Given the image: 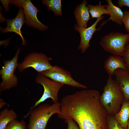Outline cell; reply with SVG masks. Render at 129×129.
I'll list each match as a JSON object with an SVG mask.
<instances>
[{
	"instance_id": "obj_1",
	"label": "cell",
	"mask_w": 129,
	"mask_h": 129,
	"mask_svg": "<svg viewBox=\"0 0 129 129\" xmlns=\"http://www.w3.org/2000/svg\"><path fill=\"white\" fill-rule=\"evenodd\" d=\"M100 95L97 90H88L66 96L60 103L58 116L73 119L80 129H107L108 114L100 102Z\"/></svg>"
},
{
	"instance_id": "obj_2",
	"label": "cell",
	"mask_w": 129,
	"mask_h": 129,
	"mask_svg": "<svg viewBox=\"0 0 129 129\" xmlns=\"http://www.w3.org/2000/svg\"><path fill=\"white\" fill-rule=\"evenodd\" d=\"M100 95V102L108 115H114L120 110L124 100L123 93L116 80L109 76Z\"/></svg>"
},
{
	"instance_id": "obj_3",
	"label": "cell",
	"mask_w": 129,
	"mask_h": 129,
	"mask_svg": "<svg viewBox=\"0 0 129 129\" xmlns=\"http://www.w3.org/2000/svg\"><path fill=\"white\" fill-rule=\"evenodd\" d=\"M60 111V103L58 102L51 105L46 104L39 105L30 109L25 116H29L28 129H45L50 118Z\"/></svg>"
},
{
	"instance_id": "obj_4",
	"label": "cell",
	"mask_w": 129,
	"mask_h": 129,
	"mask_svg": "<svg viewBox=\"0 0 129 129\" xmlns=\"http://www.w3.org/2000/svg\"><path fill=\"white\" fill-rule=\"evenodd\" d=\"M129 42V34L111 32L102 37L99 44L105 51L113 55L122 57Z\"/></svg>"
},
{
	"instance_id": "obj_5",
	"label": "cell",
	"mask_w": 129,
	"mask_h": 129,
	"mask_svg": "<svg viewBox=\"0 0 129 129\" xmlns=\"http://www.w3.org/2000/svg\"><path fill=\"white\" fill-rule=\"evenodd\" d=\"M10 4H13L16 7L23 10L26 25L42 31L46 30L48 27L40 22L37 15L38 10L30 0H10Z\"/></svg>"
},
{
	"instance_id": "obj_6",
	"label": "cell",
	"mask_w": 129,
	"mask_h": 129,
	"mask_svg": "<svg viewBox=\"0 0 129 129\" xmlns=\"http://www.w3.org/2000/svg\"><path fill=\"white\" fill-rule=\"evenodd\" d=\"M20 50V48L18 49L15 55L12 59L5 60L3 62L4 65L0 71L2 79L0 87L1 91L9 89L17 85V78L14 73L18 65L17 61Z\"/></svg>"
},
{
	"instance_id": "obj_7",
	"label": "cell",
	"mask_w": 129,
	"mask_h": 129,
	"mask_svg": "<svg viewBox=\"0 0 129 129\" xmlns=\"http://www.w3.org/2000/svg\"><path fill=\"white\" fill-rule=\"evenodd\" d=\"M35 81L43 86L44 91L42 97L36 101L32 109L49 98L52 99L54 103L58 102V93L64 85L49 79L40 73L35 78Z\"/></svg>"
},
{
	"instance_id": "obj_8",
	"label": "cell",
	"mask_w": 129,
	"mask_h": 129,
	"mask_svg": "<svg viewBox=\"0 0 129 129\" xmlns=\"http://www.w3.org/2000/svg\"><path fill=\"white\" fill-rule=\"evenodd\" d=\"M51 59L42 53H32L26 56L22 63L18 64V69L22 72L27 68L32 67L40 73L52 67L49 63Z\"/></svg>"
},
{
	"instance_id": "obj_9",
	"label": "cell",
	"mask_w": 129,
	"mask_h": 129,
	"mask_svg": "<svg viewBox=\"0 0 129 129\" xmlns=\"http://www.w3.org/2000/svg\"><path fill=\"white\" fill-rule=\"evenodd\" d=\"M52 80L75 87L86 89L87 87L74 80L70 73L63 68L54 66L50 69L40 73Z\"/></svg>"
},
{
	"instance_id": "obj_10",
	"label": "cell",
	"mask_w": 129,
	"mask_h": 129,
	"mask_svg": "<svg viewBox=\"0 0 129 129\" xmlns=\"http://www.w3.org/2000/svg\"><path fill=\"white\" fill-rule=\"evenodd\" d=\"M104 17V16H102L101 17L97 18L91 25L87 28L79 26L76 24L75 25L74 29L79 32L81 37V42L78 49L81 50L82 53H84L90 46V41L95 32L100 29L101 27L97 28L96 26Z\"/></svg>"
},
{
	"instance_id": "obj_11",
	"label": "cell",
	"mask_w": 129,
	"mask_h": 129,
	"mask_svg": "<svg viewBox=\"0 0 129 129\" xmlns=\"http://www.w3.org/2000/svg\"><path fill=\"white\" fill-rule=\"evenodd\" d=\"M6 27L3 28L0 27L1 32L3 33L10 32H13L19 35L22 40V44L26 45V42L21 32V29L25 23V16L23 10L22 8H19L16 17L11 19H8L6 20Z\"/></svg>"
},
{
	"instance_id": "obj_12",
	"label": "cell",
	"mask_w": 129,
	"mask_h": 129,
	"mask_svg": "<svg viewBox=\"0 0 129 129\" xmlns=\"http://www.w3.org/2000/svg\"><path fill=\"white\" fill-rule=\"evenodd\" d=\"M104 68L109 76L114 74V71L118 69L127 70L126 64L123 57L121 56L112 55L105 60Z\"/></svg>"
},
{
	"instance_id": "obj_13",
	"label": "cell",
	"mask_w": 129,
	"mask_h": 129,
	"mask_svg": "<svg viewBox=\"0 0 129 129\" xmlns=\"http://www.w3.org/2000/svg\"><path fill=\"white\" fill-rule=\"evenodd\" d=\"M116 81L123 93L124 100L129 101V73L126 70L118 69L114 71Z\"/></svg>"
},
{
	"instance_id": "obj_14",
	"label": "cell",
	"mask_w": 129,
	"mask_h": 129,
	"mask_svg": "<svg viewBox=\"0 0 129 129\" xmlns=\"http://www.w3.org/2000/svg\"><path fill=\"white\" fill-rule=\"evenodd\" d=\"M87 3L86 1L84 0L76 7L74 12L78 25L85 28L87 27V23L91 18Z\"/></svg>"
},
{
	"instance_id": "obj_15",
	"label": "cell",
	"mask_w": 129,
	"mask_h": 129,
	"mask_svg": "<svg viewBox=\"0 0 129 129\" xmlns=\"http://www.w3.org/2000/svg\"><path fill=\"white\" fill-rule=\"evenodd\" d=\"M106 1L108 3L106 8L110 16L108 20H111L119 25H121L124 12L120 8L114 5L111 0Z\"/></svg>"
},
{
	"instance_id": "obj_16",
	"label": "cell",
	"mask_w": 129,
	"mask_h": 129,
	"mask_svg": "<svg viewBox=\"0 0 129 129\" xmlns=\"http://www.w3.org/2000/svg\"><path fill=\"white\" fill-rule=\"evenodd\" d=\"M114 115L121 126L124 129H127L129 119V101L124 100L119 111Z\"/></svg>"
},
{
	"instance_id": "obj_17",
	"label": "cell",
	"mask_w": 129,
	"mask_h": 129,
	"mask_svg": "<svg viewBox=\"0 0 129 129\" xmlns=\"http://www.w3.org/2000/svg\"><path fill=\"white\" fill-rule=\"evenodd\" d=\"M17 117L12 110L7 108L1 111L0 114V129H4L10 122L16 120Z\"/></svg>"
},
{
	"instance_id": "obj_18",
	"label": "cell",
	"mask_w": 129,
	"mask_h": 129,
	"mask_svg": "<svg viewBox=\"0 0 129 129\" xmlns=\"http://www.w3.org/2000/svg\"><path fill=\"white\" fill-rule=\"evenodd\" d=\"M87 6L89 8V11L91 16V18H100L104 14L109 15L108 12L106 8V5H102L101 2H99V3L97 5L87 4Z\"/></svg>"
},
{
	"instance_id": "obj_19",
	"label": "cell",
	"mask_w": 129,
	"mask_h": 129,
	"mask_svg": "<svg viewBox=\"0 0 129 129\" xmlns=\"http://www.w3.org/2000/svg\"><path fill=\"white\" fill-rule=\"evenodd\" d=\"M42 3L47 5L48 9L53 11L56 16L62 15L61 11V0H44Z\"/></svg>"
},
{
	"instance_id": "obj_20",
	"label": "cell",
	"mask_w": 129,
	"mask_h": 129,
	"mask_svg": "<svg viewBox=\"0 0 129 129\" xmlns=\"http://www.w3.org/2000/svg\"><path fill=\"white\" fill-rule=\"evenodd\" d=\"M107 124V129H124L115 118L114 115H108Z\"/></svg>"
},
{
	"instance_id": "obj_21",
	"label": "cell",
	"mask_w": 129,
	"mask_h": 129,
	"mask_svg": "<svg viewBox=\"0 0 129 129\" xmlns=\"http://www.w3.org/2000/svg\"><path fill=\"white\" fill-rule=\"evenodd\" d=\"M26 123L23 120L19 121L15 120L9 123L4 129H26Z\"/></svg>"
},
{
	"instance_id": "obj_22",
	"label": "cell",
	"mask_w": 129,
	"mask_h": 129,
	"mask_svg": "<svg viewBox=\"0 0 129 129\" xmlns=\"http://www.w3.org/2000/svg\"><path fill=\"white\" fill-rule=\"evenodd\" d=\"M122 57L124 60L127 70L129 73V43L126 46Z\"/></svg>"
},
{
	"instance_id": "obj_23",
	"label": "cell",
	"mask_w": 129,
	"mask_h": 129,
	"mask_svg": "<svg viewBox=\"0 0 129 129\" xmlns=\"http://www.w3.org/2000/svg\"><path fill=\"white\" fill-rule=\"evenodd\" d=\"M122 22L124 25L125 30L129 34V11H125L124 12Z\"/></svg>"
},
{
	"instance_id": "obj_24",
	"label": "cell",
	"mask_w": 129,
	"mask_h": 129,
	"mask_svg": "<svg viewBox=\"0 0 129 129\" xmlns=\"http://www.w3.org/2000/svg\"><path fill=\"white\" fill-rule=\"evenodd\" d=\"M67 124V129H80L75 121L71 118L65 119Z\"/></svg>"
},
{
	"instance_id": "obj_25",
	"label": "cell",
	"mask_w": 129,
	"mask_h": 129,
	"mask_svg": "<svg viewBox=\"0 0 129 129\" xmlns=\"http://www.w3.org/2000/svg\"><path fill=\"white\" fill-rule=\"evenodd\" d=\"M118 6L120 8L124 6L129 7V0H118L117 2Z\"/></svg>"
},
{
	"instance_id": "obj_26",
	"label": "cell",
	"mask_w": 129,
	"mask_h": 129,
	"mask_svg": "<svg viewBox=\"0 0 129 129\" xmlns=\"http://www.w3.org/2000/svg\"><path fill=\"white\" fill-rule=\"evenodd\" d=\"M1 2L4 5V7L6 11H8L9 10V5L10 4V0H0Z\"/></svg>"
},
{
	"instance_id": "obj_27",
	"label": "cell",
	"mask_w": 129,
	"mask_h": 129,
	"mask_svg": "<svg viewBox=\"0 0 129 129\" xmlns=\"http://www.w3.org/2000/svg\"><path fill=\"white\" fill-rule=\"evenodd\" d=\"M6 104V103L2 99H0V108H1L4 105Z\"/></svg>"
},
{
	"instance_id": "obj_28",
	"label": "cell",
	"mask_w": 129,
	"mask_h": 129,
	"mask_svg": "<svg viewBox=\"0 0 129 129\" xmlns=\"http://www.w3.org/2000/svg\"><path fill=\"white\" fill-rule=\"evenodd\" d=\"M127 127V129H129V119L128 122Z\"/></svg>"
}]
</instances>
